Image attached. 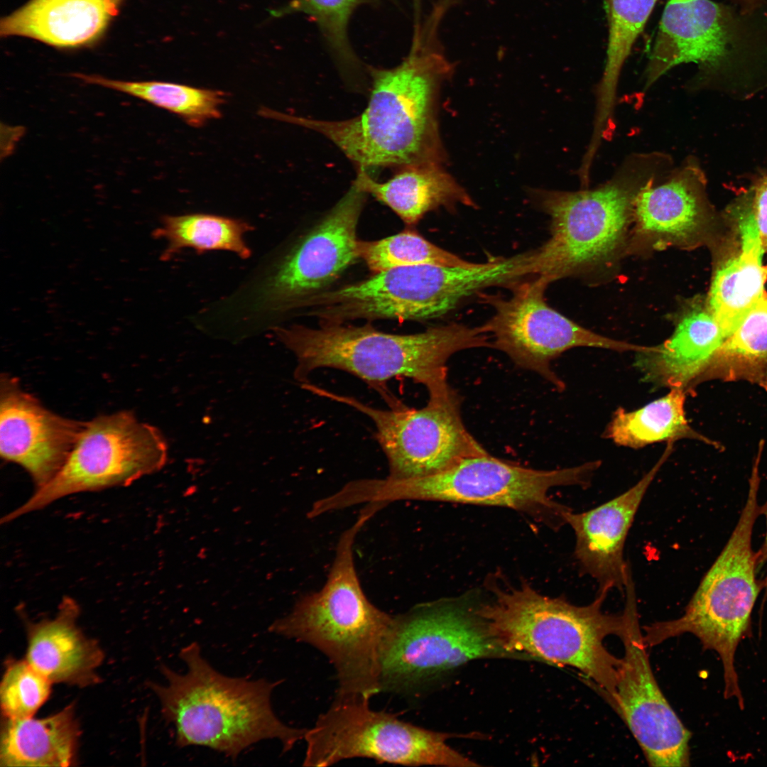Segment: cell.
I'll use <instances>...</instances> for the list:
<instances>
[{
  "instance_id": "obj_38",
  "label": "cell",
  "mask_w": 767,
  "mask_h": 767,
  "mask_svg": "<svg viewBox=\"0 0 767 767\" xmlns=\"http://www.w3.org/2000/svg\"><path fill=\"white\" fill-rule=\"evenodd\" d=\"M763 603L767 602V594L763 595Z\"/></svg>"
},
{
  "instance_id": "obj_8",
  "label": "cell",
  "mask_w": 767,
  "mask_h": 767,
  "mask_svg": "<svg viewBox=\"0 0 767 767\" xmlns=\"http://www.w3.org/2000/svg\"><path fill=\"white\" fill-rule=\"evenodd\" d=\"M367 193L353 181L321 221L285 254L264 262L217 303L220 318L267 325L334 282L359 258L357 229Z\"/></svg>"
},
{
  "instance_id": "obj_12",
  "label": "cell",
  "mask_w": 767,
  "mask_h": 767,
  "mask_svg": "<svg viewBox=\"0 0 767 767\" xmlns=\"http://www.w3.org/2000/svg\"><path fill=\"white\" fill-rule=\"evenodd\" d=\"M168 447L161 432L130 410L102 415L85 428L59 472L1 521L6 523L73 494L127 486L161 470Z\"/></svg>"
},
{
  "instance_id": "obj_34",
  "label": "cell",
  "mask_w": 767,
  "mask_h": 767,
  "mask_svg": "<svg viewBox=\"0 0 767 767\" xmlns=\"http://www.w3.org/2000/svg\"><path fill=\"white\" fill-rule=\"evenodd\" d=\"M52 683L26 659L7 664L0 685V704L6 719L33 717L48 699Z\"/></svg>"
},
{
  "instance_id": "obj_29",
  "label": "cell",
  "mask_w": 767,
  "mask_h": 767,
  "mask_svg": "<svg viewBox=\"0 0 767 767\" xmlns=\"http://www.w3.org/2000/svg\"><path fill=\"white\" fill-rule=\"evenodd\" d=\"M745 381L767 392V292L725 339L707 381Z\"/></svg>"
},
{
  "instance_id": "obj_20",
  "label": "cell",
  "mask_w": 767,
  "mask_h": 767,
  "mask_svg": "<svg viewBox=\"0 0 767 767\" xmlns=\"http://www.w3.org/2000/svg\"><path fill=\"white\" fill-rule=\"evenodd\" d=\"M673 449V442H668L648 472L621 494L587 511L562 512L563 521L575 535V557L583 572L597 581L599 590L624 591L630 572L624 559L629 531L646 492Z\"/></svg>"
},
{
  "instance_id": "obj_11",
  "label": "cell",
  "mask_w": 767,
  "mask_h": 767,
  "mask_svg": "<svg viewBox=\"0 0 767 767\" xmlns=\"http://www.w3.org/2000/svg\"><path fill=\"white\" fill-rule=\"evenodd\" d=\"M369 702L366 699L335 697L305 732L303 766L326 767L345 759L368 758L410 766H477L447 744L448 734L374 710Z\"/></svg>"
},
{
  "instance_id": "obj_3",
  "label": "cell",
  "mask_w": 767,
  "mask_h": 767,
  "mask_svg": "<svg viewBox=\"0 0 767 767\" xmlns=\"http://www.w3.org/2000/svg\"><path fill=\"white\" fill-rule=\"evenodd\" d=\"M183 673L161 664L165 685L148 682L165 722L173 725L175 744L201 746L235 760L250 746L278 739L283 751L304 739L307 729L289 727L274 713L271 696L280 681L224 675L202 656L196 642L179 653Z\"/></svg>"
},
{
  "instance_id": "obj_2",
  "label": "cell",
  "mask_w": 767,
  "mask_h": 767,
  "mask_svg": "<svg viewBox=\"0 0 767 767\" xmlns=\"http://www.w3.org/2000/svg\"><path fill=\"white\" fill-rule=\"evenodd\" d=\"M278 339L295 356L294 376L302 384L315 371L330 368L346 371L374 389L391 409L407 406L388 387L406 377L423 385L429 397L452 386L446 363L464 349L491 347L490 337L479 327L452 323L415 334H391L370 325L345 326L323 322L319 327L276 326Z\"/></svg>"
},
{
  "instance_id": "obj_19",
  "label": "cell",
  "mask_w": 767,
  "mask_h": 767,
  "mask_svg": "<svg viewBox=\"0 0 767 767\" xmlns=\"http://www.w3.org/2000/svg\"><path fill=\"white\" fill-rule=\"evenodd\" d=\"M744 40L741 23L727 6L711 0H668L646 67V86L682 63L716 70Z\"/></svg>"
},
{
  "instance_id": "obj_31",
  "label": "cell",
  "mask_w": 767,
  "mask_h": 767,
  "mask_svg": "<svg viewBox=\"0 0 767 767\" xmlns=\"http://www.w3.org/2000/svg\"><path fill=\"white\" fill-rule=\"evenodd\" d=\"M82 82L116 90L144 100L181 117L199 127L221 116L225 101L221 91L159 81H123L97 75L75 73Z\"/></svg>"
},
{
  "instance_id": "obj_6",
  "label": "cell",
  "mask_w": 767,
  "mask_h": 767,
  "mask_svg": "<svg viewBox=\"0 0 767 767\" xmlns=\"http://www.w3.org/2000/svg\"><path fill=\"white\" fill-rule=\"evenodd\" d=\"M760 483L759 464L756 463L738 521L683 614L644 626L643 635L646 646L686 633L696 636L705 650L719 655L724 670V697L735 698L741 710L744 700L735 669V654L740 641L751 635L752 611L764 589L763 579L757 577V555L752 545L754 526L761 516Z\"/></svg>"
},
{
  "instance_id": "obj_5",
  "label": "cell",
  "mask_w": 767,
  "mask_h": 767,
  "mask_svg": "<svg viewBox=\"0 0 767 767\" xmlns=\"http://www.w3.org/2000/svg\"><path fill=\"white\" fill-rule=\"evenodd\" d=\"M494 591V601L477 613L505 650L575 668L611 702L621 658L609 652L604 641L610 635L621 638L626 619L624 613L602 611L609 591L599 590L594 600L585 606L543 595L526 583L517 589Z\"/></svg>"
},
{
  "instance_id": "obj_25",
  "label": "cell",
  "mask_w": 767,
  "mask_h": 767,
  "mask_svg": "<svg viewBox=\"0 0 767 767\" xmlns=\"http://www.w3.org/2000/svg\"><path fill=\"white\" fill-rule=\"evenodd\" d=\"M354 182L408 225L416 224L425 214L440 207L449 210L459 205L476 207L472 197L442 165L402 167L381 183L366 170L358 168Z\"/></svg>"
},
{
  "instance_id": "obj_26",
  "label": "cell",
  "mask_w": 767,
  "mask_h": 767,
  "mask_svg": "<svg viewBox=\"0 0 767 767\" xmlns=\"http://www.w3.org/2000/svg\"><path fill=\"white\" fill-rule=\"evenodd\" d=\"M79 738L73 705L41 719L5 718L1 730L0 766H72Z\"/></svg>"
},
{
  "instance_id": "obj_37",
  "label": "cell",
  "mask_w": 767,
  "mask_h": 767,
  "mask_svg": "<svg viewBox=\"0 0 767 767\" xmlns=\"http://www.w3.org/2000/svg\"><path fill=\"white\" fill-rule=\"evenodd\" d=\"M742 6L745 13H750L761 6L763 0H736Z\"/></svg>"
},
{
  "instance_id": "obj_17",
  "label": "cell",
  "mask_w": 767,
  "mask_h": 767,
  "mask_svg": "<svg viewBox=\"0 0 767 767\" xmlns=\"http://www.w3.org/2000/svg\"><path fill=\"white\" fill-rule=\"evenodd\" d=\"M706 185L704 172L689 159L643 187L635 200L627 253L711 246L721 232Z\"/></svg>"
},
{
  "instance_id": "obj_39",
  "label": "cell",
  "mask_w": 767,
  "mask_h": 767,
  "mask_svg": "<svg viewBox=\"0 0 767 767\" xmlns=\"http://www.w3.org/2000/svg\"><path fill=\"white\" fill-rule=\"evenodd\" d=\"M414 1H415V6H416V7H418V6H419V4H420V0H414Z\"/></svg>"
},
{
  "instance_id": "obj_24",
  "label": "cell",
  "mask_w": 767,
  "mask_h": 767,
  "mask_svg": "<svg viewBox=\"0 0 767 767\" xmlns=\"http://www.w3.org/2000/svg\"><path fill=\"white\" fill-rule=\"evenodd\" d=\"M124 0H29L3 18V37L23 36L57 48H75L98 39L119 13Z\"/></svg>"
},
{
  "instance_id": "obj_35",
  "label": "cell",
  "mask_w": 767,
  "mask_h": 767,
  "mask_svg": "<svg viewBox=\"0 0 767 767\" xmlns=\"http://www.w3.org/2000/svg\"><path fill=\"white\" fill-rule=\"evenodd\" d=\"M739 196L754 217L763 253L767 255V170L756 176L749 187Z\"/></svg>"
},
{
  "instance_id": "obj_7",
  "label": "cell",
  "mask_w": 767,
  "mask_h": 767,
  "mask_svg": "<svg viewBox=\"0 0 767 767\" xmlns=\"http://www.w3.org/2000/svg\"><path fill=\"white\" fill-rule=\"evenodd\" d=\"M393 621L368 599L355 567L342 562L331 567L321 589L301 597L269 631L328 658L338 681L335 697L370 700L381 692V656Z\"/></svg>"
},
{
  "instance_id": "obj_32",
  "label": "cell",
  "mask_w": 767,
  "mask_h": 767,
  "mask_svg": "<svg viewBox=\"0 0 767 767\" xmlns=\"http://www.w3.org/2000/svg\"><path fill=\"white\" fill-rule=\"evenodd\" d=\"M359 258L374 273L420 265L472 266L476 264L428 241L415 231H403L382 239L359 241Z\"/></svg>"
},
{
  "instance_id": "obj_15",
  "label": "cell",
  "mask_w": 767,
  "mask_h": 767,
  "mask_svg": "<svg viewBox=\"0 0 767 767\" xmlns=\"http://www.w3.org/2000/svg\"><path fill=\"white\" fill-rule=\"evenodd\" d=\"M550 283L535 276L511 287V296L488 300L494 312L481 325L482 330L492 347L504 352L517 366L537 373L561 391L565 384L550 364L565 351L580 347L635 352L646 349L598 334L554 310L544 296Z\"/></svg>"
},
{
  "instance_id": "obj_36",
  "label": "cell",
  "mask_w": 767,
  "mask_h": 767,
  "mask_svg": "<svg viewBox=\"0 0 767 767\" xmlns=\"http://www.w3.org/2000/svg\"><path fill=\"white\" fill-rule=\"evenodd\" d=\"M761 516H763L766 520V533L763 541L756 551V555L758 568L766 565V574L762 578L764 584L763 595H765L767 594V499L761 504Z\"/></svg>"
},
{
  "instance_id": "obj_9",
  "label": "cell",
  "mask_w": 767,
  "mask_h": 767,
  "mask_svg": "<svg viewBox=\"0 0 767 767\" xmlns=\"http://www.w3.org/2000/svg\"><path fill=\"white\" fill-rule=\"evenodd\" d=\"M600 466L599 461L554 470L531 469L484 455L462 459L428 476L394 479H363L359 496L364 503L401 500L450 501L497 506L532 513L553 514L563 521L569 509L550 499L555 486H586Z\"/></svg>"
},
{
  "instance_id": "obj_23",
  "label": "cell",
  "mask_w": 767,
  "mask_h": 767,
  "mask_svg": "<svg viewBox=\"0 0 767 767\" xmlns=\"http://www.w3.org/2000/svg\"><path fill=\"white\" fill-rule=\"evenodd\" d=\"M80 607L64 597L53 619L27 621L26 660L53 683L84 687L99 682L97 670L104 660L98 643L77 625Z\"/></svg>"
},
{
  "instance_id": "obj_14",
  "label": "cell",
  "mask_w": 767,
  "mask_h": 767,
  "mask_svg": "<svg viewBox=\"0 0 767 767\" xmlns=\"http://www.w3.org/2000/svg\"><path fill=\"white\" fill-rule=\"evenodd\" d=\"M472 278L463 267L420 265L393 268L367 279L325 290L299 309L323 322L355 319L426 320L442 316L471 294Z\"/></svg>"
},
{
  "instance_id": "obj_16",
  "label": "cell",
  "mask_w": 767,
  "mask_h": 767,
  "mask_svg": "<svg viewBox=\"0 0 767 767\" xmlns=\"http://www.w3.org/2000/svg\"><path fill=\"white\" fill-rule=\"evenodd\" d=\"M624 655L611 705L622 718L650 766H690V731L663 695L641 632L633 582L625 587Z\"/></svg>"
},
{
  "instance_id": "obj_27",
  "label": "cell",
  "mask_w": 767,
  "mask_h": 767,
  "mask_svg": "<svg viewBox=\"0 0 767 767\" xmlns=\"http://www.w3.org/2000/svg\"><path fill=\"white\" fill-rule=\"evenodd\" d=\"M686 394L682 389L670 388L665 396L636 410L618 408L605 430L606 437L619 445L634 449L681 439L719 447L689 424L685 411Z\"/></svg>"
},
{
  "instance_id": "obj_30",
  "label": "cell",
  "mask_w": 767,
  "mask_h": 767,
  "mask_svg": "<svg viewBox=\"0 0 767 767\" xmlns=\"http://www.w3.org/2000/svg\"><path fill=\"white\" fill-rule=\"evenodd\" d=\"M254 229L249 223L220 215L194 213L165 215L161 225L153 232L156 239L166 241L161 259L168 261L185 248L197 254L211 251H227L242 259L251 256L244 234Z\"/></svg>"
},
{
  "instance_id": "obj_18",
  "label": "cell",
  "mask_w": 767,
  "mask_h": 767,
  "mask_svg": "<svg viewBox=\"0 0 767 767\" xmlns=\"http://www.w3.org/2000/svg\"><path fill=\"white\" fill-rule=\"evenodd\" d=\"M87 421L58 415L25 391L17 378H0V455L23 468L36 489L62 469Z\"/></svg>"
},
{
  "instance_id": "obj_33",
  "label": "cell",
  "mask_w": 767,
  "mask_h": 767,
  "mask_svg": "<svg viewBox=\"0 0 767 767\" xmlns=\"http://www.w3.org/2000/svg\"><path fill=\"white\" fill-rule=\"evenodd\" d=\"M369 0H291L285 6L271 11L278 17L294 12L308 14L317 23L337 56L345 65L357 64L347 37V25L352 11Z\"/></svg>"
},
{
  "instance_id": "obj_10",
  "label": "cell",
  "mask_w": 767,
  "mask_h": 767,
  "mask_svg": "<svg viewBox=\"0 0 767 767\" xmlns=\"http://www.w3.org/2000/svg\"><path fill=\"white\" fill-rule=\"evenodd\" d=\"M527 659L505 650L477 613L425 606L394 615L381 656V692L407 695L472 660Z\"/></svg>"
},
{
  "instance_id": "obj_1",
  "label": "cell",
  "mask_w": 767,
  "mask_h": 767,
  "mask_svg": "<svg viewBox=\"0 0 767 767\" xmlns=\"http://www.w3.org/2000/svg\"><path fill=\"white\" fill-rule=\"evenodd\" d=\"M431 43L415 39L398 66L370 68L369 99L356 116L321 120L278 112L276 119L322 135L357 169L443 165L447 153L439 129V98L453 67Z\"/></svg>"
},
{
  "instance_id": "obj_13",
  "label": "cell",
  "mask_w": 767,
  "mask_h": 767,
  "mask_svg": "<svg viewBox=\"0 0 767 767\" xmlns=\"http://www.w3.org/2000/svg\"><path fill=\"white\" fill-rule=\"evenodd\" d=\"M311 393L347 405L367 416L384 453L388 477L409 479L441 472L462 459L487 453L467 430L461 397L452 388L429 397L421 408L380 409L349 396L312 385Z\"/></svg>"
},
{
  "instance_id": "obj_22",
  "label": "cell",
  "mask_w": 767,
  "mask_h": 767,
  "mask_svg": "<svg viewBox=\"0 0 767 767\" xmlns=\"http://www.w3.org/2000/svg\"><path fill=\"white\" fill-rule=\"evenodd\" d=\"M726 338L706 298L696 297L681 308L672 335L659 345L636 352L635 365L643 381L687 393L707 381Z\"/></svg>"
},
{
  "instance_id": "obj_28",
  "label": "cell",
  "mask_w": 767,
  "mask_h": 767,
  "mask_svg": "<svg viewBox=\"0 0 767 767\" xmlns=\"http://www.w3.org/2000/svg\"><path fill=\"white\" fill-rule=\"evenodd\" d=\"M657 0H604L609 24L606 59L597 89L593 127L606 131L614 125L617 87L623 66Z\"/></svg>"
},
{
  "instance_id": "obj_21",
  "label": "cell",
  "mask_w": 767,
  "mask_h": 767,
  "mask_svg": "<svg viewBox=\"0 0 767 767\" xmlns=\"http://www.w3.org/2000/svg\"><path fill=\"white\" fill-rule=\"evenodd\" d=\"M727 234L710 246L714 267L707 304L727 337L761 298L767 281V264L754 219L739 214L724 220Z\"/></svg>"
},
{
  "instance_id": "obj_4",
  "label": "cell",
  "mask_w": 767,
  "mask_h": 767,
  "mask_svg": "<svg viewBox=\"0 0 767 767\" xmlns=\"http://www.w3.org/2000/svg\"><path fill=\"white\" fill-rule=\"evenodd\" d=\"M671 165L666 154L636 153L595 188L533 190V198L550 218V236L535 249L536 275L551 283L609 267L627 254L636 198Z\"/></svg>"
}]
</instances>
